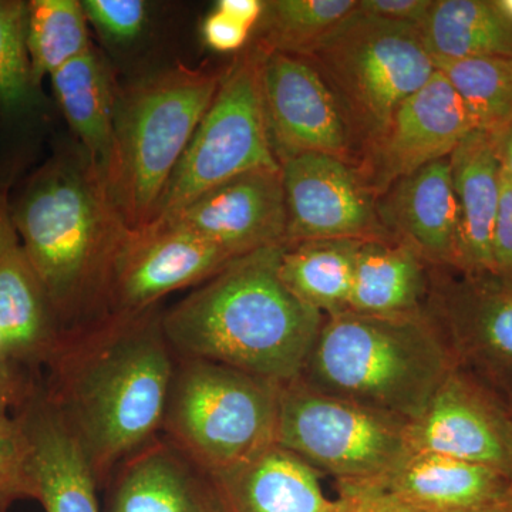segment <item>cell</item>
I'll return each instance as SVG.
<instances>
[{"mask_svg": "<svg viewBox=\"0 0 512 512\" xmlns=\"http://www.w3.org/2000/svg\"><path fill=\"white\" fill-rule=\"evenodd\" d=\"M302 59L318 69L349 127L370 144L436 73L420 28L370 18L357 8Z\"/></svg>", "mask_w": 512, "mask_h": 512, "instance_id": "obj_7", "label": "cell"}, {"mask_svg": "<svg viewBox=\"0 0 512 512\" xmlns=\"http://www.w3.org/2000/svg\"><path fill=\"white\" fill-rule=\"evenodd\" d=\"M357 239H318L282 252V281L306 305L328 316L349 311L355 279Z\"/></svg>", "mask_w": 512, "mask_h": 512, "instance_id": "obj_28", "label": "cell"}, {"mask_svg": "<svg viewBox=\"0 0 512 512\" xmlns=\"http://www.w3.org/2000/svg\"><path fill=\"white\" fill-rule=\"evenodd\" d=\"M379 215L421 258L456 269L460 218L448 157L397 181Z\"/></svg>", "mask_w": 512, "mask_h": 512, "instance_id": "obj_22", "label": "cell"}, {"mask_svg": "<svg viewBox=\"0 0 512 512\" xmlns=\"http://www.w3.org/2000/svg\"><path fill=\"white\" fill-rule=\"evenodd\" d=\"M477 130L498 133L512 123V57L433 59Z\"/></svg>", "mask_w": 512, "mask_h": 512, "instance_id": "obj_29", "label": "cell"}, {"mask_svg": "<svg viewBox=\"0 0 512 512\" xmlns=\"http://www.w3.org/2000/svg\"><path fill=\"white\" fill-rule=\"evenodd\" d=\"M421 35L433 59L512 57V20L495 0H433Z\"/></svg>", "mask_w": 512, "mask_h": 512, "instance_id": "obj_27", "label": "cell"}, {"mask_svg": "<svg viewBox=\"0 0 512 512\" xmlns=\"http://www.w3.org/2000/svg\"><path fill=\"white\" fill-rule=\"evenodd\" d=\"M262 56L254 46L222 74L211 106L158 201L153 222L239 175L281 170L266 119Z\"/></svg>", "mask_w": 512, "mask_h": 512, "instance_id": "obj_9", "label": "cell"}, {"mask_svg": "<svg viewBox=\"0 0 512 512\" xmlns=\"http://www.w3.org/2000/svg\"><path fill=\"white\" fill-rule=\"evenodd\" d=\"M8 192V188L0 185V265L20 247Z\"/></svg>", "mask_w": 512, "mask_h": 512, "instance_id": "obj_40", "label": "cell"}, {"mask_svg": "<svg viewBox=\"0 0 512 512\" xmlns=\"http://www.w3.org/2000/svg\"><path fill=\"white\" fill-rule=\"evenodd\" d=\"M279 163L286 247L318 239H386L372 190L345 160L303 153L281 158Z\"/></svg>", "mask_w": 512, "mask_h": 512, "instance_id": "obj_11", "label": "cell"}, {"mask_svg": "<svg viewBox=\"0 0 512 512\" xmlns=\"http://www.w3.org/2000/svg\"><path fill=\"white\" fill-rule=\"evenodd\" d=\"M33 500L30 441L18 414L0 420V501Z\"/></svg>", "mask_w": 512, "mask_h": 512, "instance_id": "obj_32", "label": "cell"}, {"mask_svg": "<svg viewBox=\"0 0 512 512\" xmlns=\"http://www.w3.org/2000/svg\"><path fill=\"white\" fill-rule=\"evenodd\" d=\"M412 451L495 468L512 478V414L493 386L458 365L419 419L407 424Z\"/></svg>", "mask_w": 512, "mask_h": 512, "instance_id": "obj_10", "label": "cell"}, {"mask_svg": "<svg viewBox=\"0 0 512 512\" xmlns=\"http://www.w3.org/2000/svg\"><path fill=\"white\" fill-rule=\"evenodd\" d=\"M158 308L109 315L64 335L42 382L100 491L117 467L160 437L175 357Z\"/></svg>", "mask_w": 512, "mask_h": 512, "instance_id": "obj_1", "label": "cell"}, {"mask_svg": "<svg viewBox=\"0 0 512 512\" xmlns=\"http://www.w3.org/2000/svg\"><path fill=\"white\" fill-rule=\"evenodd\" d=\"M468 512H512V493L494 501V503L483 505V507Z\"/></svg>", "mask_w": 512, "mask_h": 512, "instance_id": "obj_42", "label": "cell"}, {"mask_svg": "<svg viewBox=\"0 0 512 512\" xmlns=\"http://www.w3.org/2000/svg\"><path fill=\"white\" fill-rule=\"evenodd\" d=\"M448 160L460 218L456 269L464 276H494L493 232L503 170L493 134L471 131Z\"/></svg>", "mask_w": 512, "mask_h": 512, "instance_id": "obj_21", "label": "cell"}, {"mask_svg": "<svg viewBox=\"0 0 512 512\" xmlns=\"http://www.w3.org/2000/svg\"><path fill=\"white\" fill-rule=\"evenodd\" d=\"M494 278L512 288V180L503 174L493 232Z\"/></svg>", "mask_w": 512, "mask_h": 512, "instance_id": "obj_34", "label": "cell"}, {"mask_svg": "<svg viewBox=\"0 0 512 512\" xmlns=\"http://www.w3.org/2000/svg\"><path fill=\"white\" fill-rule=\"evenodd\" d=\"M275 443L339 487L380 485L412 451L403 421L315 392L298 379L281 386Z\"/></svg>", "mask_w": 512, "mask_h": 512, "instance_id": "obj_8", "label": "cell"}, {"mask_svg": "<svg viewBox=\"0 0 512 512\" xmlns=\"http://www.w3.org/2000/svg\"><path fill=\"white\" fill-rule=\"evenodd\" d=\"M427 293L423 258L407 242L367 239L356 255L349 311L372 316L423 312Z\"/></svg>", "mask_w": 512, "mask_h": 512, "instance_id": "obj_25", "label": "cell"}, {"mask_svg": "<svg viewBox=\"0 0 512 512\" xmlns=\"http://www.w3.org/2000/svg\"><path fill=\"white\" fill-rule=\"evenodd\" d=\"M493 134L495 148H497L498 160H500L501 170L512 180V123L504 127L503 130Z\"/></svg>", "mask_w": 512, "mask_h": 512, "instance_id": "obj_41", "label": "cell"}, {"mask_svg": "<svg viewBox=\"0 0 512 512\" xmlns=\"http://www.w3.org/2000/svg\"><path fill=\"white\" fill-rule=\"evenodd\" d=\"M28 2L0 0V185L10 188L45 126L47 99L26 45Z\"/></svg>", "mask_w": 512, "mask_h": 512, "instance_id": "obj_18", "label": "cell"}, {"mask_svg": "<svg viewBox=\"0 0 512 512\" xmlns=\"http://www.w3.org/2000/svg\"><path fill=\"white\" fill-rule=\"evenodd\" d=\"M281 386L221 363L177 357L161 433L204 474L237 466L275 443Z\"/></svg>", "mask_w": 512, "mask_h": 512, "instance_id": "obj_6", "label": "cell"}, {"mask_svg": "<svg viewBox=\"0 0 512 512\" xmlns=\"http://www.w3.org/2000/svg\"><path fill=\"white\" fill-rule=\"evenodd\" d=\"M251 29L239 25L235 20L229 19L222 13L214 12L207 16L202 25V37L205 43L215 52H238L251 36Z\"/></svg>", "mask_w": 512, "mask_h": 512, "instance_id": "obj_38", "label": "cell"}, {"mask_svg": "<svg viewBox=\"0 0 512 512\" xmlns=\"http://www.w3.org/2000/svg\"><path fill=\"white\" fill-rule=\"evenodd\" d=\"M234 259L224 249L163 222L130 231L111 271L107 316L157 308L168 293L204 284Z\"/></svg>", "mask_w": 512, "mask_h": 512, "instance_id": "obj_12", "label": "cell"}, {"mask_svg": "<svg viewBox=\"0 0 512 512\" xmlns=\"http://www.w3.org/2000/svg\"><path fill=\"white\" fill-rule=\"evenodd\" d=\"M497 392L504 397L505 403H507L508 409H510L512 414V384L511 386L505 387L503 390H497Z\"/></svg>", "mask_w": 512, "mask_h": 512, "instance_id": "obj_44", "label": "cell"}, {"mask_svg": "<svg viewBox=\"0 0 512 512\" xmlns=\"http://www.w3.org/2000/svg\"><path fill=\"white\" fill-rule=\"evenodd\" d=\"M376 487L421 512H468L511 494L512 478L481 464L410 451Z\"/></svg>", "mask_w": 512, "mask_h": 512, "instance_id": "obj_23", "label": "cell"}, {"mask_svg": "<svg viewBox=\"0 0 512 512\" xmlns=\"http://www.w3.org/2000/svg\"><path fill=\"white\" fill-rule=\"evenodd\" d=\"M2 357H5V352H3L2 338H0V359H2Z\"/></svg>", "mask_w": 512, "mask_h": 512, "instance_id": "obj_46", "label": "cell"}, {"mask_svg": "<svg viewBox=\"0 0 512 512\" xmlns=\"http://www.w3.org/2000/svg\"><path fill=\"white\" fill-rule=\"evenodd\" d=\"M477 130L463 101L436 70L404 101L380 137L370 144V190L384 191L424 165L450 157Z\"/></svg>", "mask_w": 512, "mask_h": 512, "instance_id": "obj_15", "label": "cell"}, {"mask_svg": "<svg viewBox=\"0 0 512 512\" xmlns=\"http://www.w3.org/2000/svg\"><path fill=\"white\" fill-rule=\"evenodd\" d=\"M262 94L279 160L293 154H328L345 160L350 127L342 106L315 66L302 57L264 52Z\"/></svg>", "mask_w": 512, "mask_h": 512, "instance_id": "obj_13", "label": "cell"}, {"mask_svg": "<svg viewBox=\"0 0 512 512\" xmlns=\"http://www.w3.org/2000/svg\"><path fill=\"white\" fill-rule=\"evenodd\" d=\"M163 222L224 249L234 258L285 245L281 170H256L204 192Z\"/></svg>", "mask_w": 512, "mask_h": 512, "instance_id": "obj_14", "label": "cell"}, {"mask_svg": "<svg viewBox=\"0 0 512 512\" xmlns=\"http://www.w3.org/2000/svg\"><path fill=\"white\" fill-rule=\"evenodd\" d=\"M36 372L13 362L0 359V420L13 416L28 400L37 383Z\"/></svg>", "mask_w": 512, "mask_h": 512, "instance_id": "obj_35", "label": "cell"}, {"mask_svg": "<svg viewBox=\"0 0 512 512\" xmlns=\"http://www.w3.org/2000/svg\"><path fill=\"white\" fill-rule=\"evenodd\" d=\"M284 249L234 259L163 313L175 357L221 363L278 384L299 379L325 316L282 281Z\"/></svg>", "mask_w": 512, "mask_h": 512, "instance_id": "obj_3", "label": "cell"}, {"mask_svg": "<svg viewBox=\"0 0 512 512\" xmlns=\"http://www.w3.org/2000/svg\"><path fill=\"white\" fill-rule=\"evenodd\" d=\"M16 414L30 441L33 500L45 512H101L100 487L89 460L40 379Z\"/></svg>", "mask_w": 512, "mask_h": 512, "instance_id": "obj_17", "label": "cell"}, {"mask_svg": "<svg viewBox=\"0 0 512 512\" xmlns=\"http://www.w3.org/2000/svg\"><path fill=\"white\" fill-rule=\"evenodd\" d=\"M82 5L87 22L117 45L134 42L148 22V3L143 0H83Z\"/></svg>", "mask_w": 512, "mask_h": 512, "instance_id": "obj_33", "label": "cell"}, {"mask_svg": "<svg viewBox=\"0 0 512 512\" xmlns=\"http://www.w3.org/2000/svg\"><path fill=\"white\" fill-rule=\"evenodd\" d=\"M265 2L261 0H220L215 10L235 20L239 25L254 30L264 15Z\"/></svg>", "mask_w": 512, "mask_h": 512, "instance_id": "obj_39", "label": "cell"}, {"mask_svg": "<svg viewBox=\"0 0 512 512\" xmlns=\"http://www.w3.org/2000/svg\"><path fill=\"white\" fill-rule=\"evenodd\" d=\"M10 205L20 247L64 335L106 318L111 271L130 229L86 151L57 148Z\"/></svg>", "mask_w": 512, "mask_h": 512, "instance_id": "obj_2", "label": "cell"}, {"mask_svg": "<svg viewBox=\"0 0 512 512\" xmlns=\"http://www.w3.org/2000/svg\"><path fill=\"white\" fill-rule=\"evenodd\" d=\"M433 0H357V10L370 18L421 29Z\"/></svg>", "mask_w": 512, "mask_h": 512, "instance_id": "obj_37", "label": "cell"}, {"mask_svg": "<svg viewBox=\"0 0 512 512\" xmlns=\"http://www.w3.org/2000/svg\"><path fill=\"white\" fill-rule=\"evenodd\" d=\"M318 470L274 443L237 466L207 474L221 512H333Z\"/></svg>", "mask_w": 512, "mask_h": 512, "instance_id": "obj_20", "label": "cell"}, {"mask_svg": "<svg viewBox=\"0 0 512 512\" xmlns=\"http://www.w3.org/2000/svg\"><path fill=\"white\" fill-rule=\"evenodd\" d=\"M436 322L458 363L495 390L512 384V288L464 276L436 288Z\"/></svg>", "mask_w": 512, "mask_h": 512, "instance_id": "obj_16", "label": "cell"}, {"mask_svg": "<svg viewBox=\"0 0 512 512\" xmlns=\"http://www.w3.org/2000/svg\"><path fill=\"white\" fill-rule=\"evenodd\" d=\"M9 507L10 503H6V501H0V512H10Z\"/></svg>", "mask_w": 512, "mask_h": 512, "instance_id": "obj_45", "label": "cell"}, {"mask_svg": "<svg viewBox=\"0 0 512 512\" xmlns=\"http://www.w3.org/2000/svg\"><path fill=\"white\" fill-rule=\"evenodd\" d=\"M0 338L5 357L32 372L47 366L64 339L22 247L0 265Z\"/></svg>", "mask_w": 512, "mask_h": 512, "instance_id": "obj_24", "label": "cell"}, {"mask_svg": "<svg viewBox=\"0 0 512 512\" xmlns=\"http://www.w3.org/2000/svg\"><path fill=\"white\" fill-rule=\"evenodd\" d=\"M498 8L501 9V12L507 16L508 19L512 20V0H495Z\"/></svg>", "mask_w": 512, "mask_h": 512, "instance_id": "obj_43", "label": "cell"}, {"mask_svg": "<svg viewBox=\"0 0 512 512\" xmlns=\"http://www.w3.org/2000/svg\"><path fill=\"white\" fill-rule=\"evenodd\" d=\"M57 104L92 163L106 173L117 87L99 52L89 50L50 76Z\"/></svg>", "mask_w": 512, "mask_h": 512, "instance_id": "obj_26", "label": "cell"}, {"mask_svg": "<svg viewBox=\"0 0 512 512\" xmlns=\"http://www.w3.org/2000/svg\"><path fill=\"white\" fill-rule=\"evenodd\" d=\"M221 80L220 73L175 66L117 87L104 183L130 231L153 222L158 201Z\"/></svg>", "mask_w": 512, "mask_h": 512, "instance_id": "obj_5", "label": "cell"}, {"mask_svg": "<svg viewBox=\"0 0 512 512\" xmlns=\"http://www.w3.org/2000/svg\"><path fill=\"white\" fill-rule=\"evenodd\" d=\"M26 45L33 74L42 84L92 45L87 18L77 0H29Z\"/></svg>", "mask_w": 512, "mask_h": 512, "instance_id": "obj_31", "label": "cell"}, {"mask_svg": "<svg viewBox=\"0 0 512 512\" xmlns=\"http://www.w3.org/2000/svg\"><path fill=\"white\" fill-rule=\"evenodd\" d=\"M339 488L338 505L333 512H421L376 485Z\"/></svg>", "mask_w": 512, "mask_h": 512, "instance_id": "obj_36", "label": "cell"}, {"mask_svg": "<svg viewBox=\"0 0 512 512\" xmlns=\"http://www.w3.org/2000/svg\"><path fill=\"white\" fill-rule=\"evenodd\" d=\"M103 490L104 512H221L207 474L161 436L124 460Z\"/></svg>", "mask_w": 512, "mask_h": 512, "instance_id": "obj_19", "label": "cell"}, {"mask_svg": "<svg viewBox=\"0 0 512 512\" xmlns=\"http://www.w3.org/2000/svg\"><path fill=\"white\" fill-rule=\"evenodd\" d=\"M458 363L426 313L342 312L323 320L301 380L309 389L410 424Z\"/></svg>", "mask_w": 512, "mask_h": 512, "instance_id": "obj_4", "label": "cell"}, {"mask_svg": "<svg viewBox=\"0 0 512 512\" xmlns=\"http://www.w3.org/2000/svg\"><path fill=\"white\" fill-rule=\"evenodd\" d=\"M357 8V0L265 2L255 46L262 52L302 57Z\"/></svg>", "mask_w": 512, "mask_h": 512, "instance_id": "obj_30", "label": "cell"}]
</instances>
